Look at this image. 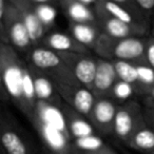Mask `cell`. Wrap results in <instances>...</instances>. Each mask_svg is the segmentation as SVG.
I'll use <instances>...</instances> for the list:
<instances>
[{
	"label": "cell",
	"mask_w": 154,
	"mask_h": 154,
	"mask_svg": "<svg viewBox=\"0 0 154 154\" xmlns=\"http://www.w3.org/2000/svg\"><path fill=\"white\" fill-rule=\"evenodd\" d=\"M7 1L5 0H0V45H9L7 33H5V10Z\"/></svg>",
	"instance_id": "cell-27"
},
{
	"label": "cell",
	"mask_w": 154,
	"mask_h": 154,
	"mask_svg": "<svg viewBox=\"0 0 154 154\" xmlns=\"http://www.w3.org/2000/svg\"><path fill=\"white\" fill-rule=\"evenodd\" d=\"M118 80L113 61L97 59L96 72L92 86V93L97 98H110L112 89Z\"/></svg>",
	"instance_id": "cell-13"
},
{
	"label": "cell",
	"mask_w": 154,
	"mask_h": 154,
	"mask_svg": "<svg viewBox=\"0 0 154 154\" xmlns=\"http://www.w3.org/2000/svg\"><path fill=\"white\" fill-rule=\"evenodd\" d=\"M5 26L9 45L14 48L20 55H28L33 49L32 41L22 20L21 14L12 0H8L5 5Z\"/></svg>",
	"instance_id": "cell-8"
},
{
	"label": "cell",
	"mask_w": 154,
	"mask_h": 154,
	"mask_svg": "<svg viewBox=\"0 0 154 154\" xmlns=\"http://www.w3.org/2000/svg\"><path fill=\"white\" fill-rule=\"evenodd\" d=\"M135 95H136V93H135L134 87L132 85L118 79L116 84L114 85L113 89H112L110 98L113 99L114 101H116L119 105V103L132 100L133 96H135Z\"/></svg>",
	"instance_id": "cell-24"
},
{
	"label": "cell",
	"mask_w": 154,
	"mask_h": 154,
	"mask_svg": "<svg viewBox=\"0 0 154 154\" xmlns=\"http://www.w3.org/2000/svg\"><path fill=\"white\" fill-rule=\"evenodd\" d=\"M32 2L39 20L50 33L55 26L59 2L54 0H32Z\"/></svg>",
	"instance_id": "cell-20"
},
{
	"label": "cell",
	"mask_w": 154,
	"mask_h": 154,
	"mask_svg": "<svg viewBox=\"0 0 154 154\" xmlns=\"http://www.w3.org/2000/svg\"><path fill=\"white\" fill-rule=\"evenodd\" d=\"M0 154H5V152H3L2 150H1V148H0Z\"/></svg>",
	"instance_id": "cell-35"
},
{
	"label": "cell",
	"mask_w": 154,
	"mask_h": 154,
	"mask_svg": "<svg viewBox=\"0 0 154 154\" xmlns=\"http://www.w3.org/2000/svg\"><path fill=\"white\" fill-rule=\"evenodd\" d=\"M146 62L154 70V37L149 36L146 43Z\"/></svg>",
	"instance_id": "cell-28"
},
{
	"label": "cell",
	"mask_w": 154,
	"mask_h": 154,
	"mask_svg": "<svg viewBox=\"0 0 154 154\" xmlns=\"http://www.w3.org/2000/svg\"><path fill=\"white\" fill-rule=\"evenodd\" d=\"M151 36L154 37V23H153V26L151 28Z\"/></svg>",
	"instance_id": "cell-34"
},
{
	"label": "cell",
	"mask_w": 154,
	"mask_h": 154,
	"mask_svg": "<svg viewBox=\"0 0 154 154\" xmlns=\"http://www.w3.org/2000/svg\"><path fill=\"white\" fill-rule=\"evenodd\" d=\"M12 1L21 14L22 20L28 30L33 48L40 45L42 39L48 34V31L39 20L32 0H12Z\"/></svg>",
	"instance_id": "cell-14"
},
{
	"label": "cell",
	"mask_w": 154,
	"mask_h": 154,
	"mask_svg": "<svg viewBox=\"0 0 154 154\" xmlns=\"http://www.w3.org/2000/svg\"><path fill=\"white\" fill-rule=\"evenodd\" d=\"M118 103L111 98H97L88 119L99 135H113Z\"/></svg>",
	"instance_id": "cell-10"
},
{
	"label": "cell",
	"mask_w": 154,
	"mask_h": 154,
	"mask_svg": "<svg viewBox=\"0 0 154 154\" xmlns=\"http://www.w3.org/2000/svg\"><path fill=\"white\" fill-rule=\"evenodd\" d=\"M40 154H55V153H53V152H51V151H49V150H47L45 148H41V151H40Z\"/></svg>",
	"instance_id": "cell-33"
},
{
	"label": "cell",
	"mask_w": 154,
	"mask_h": 154,
	"mask_svg": "<svg viewBox=\"0 0 154 154\" xmlns=\"http://www.w3.org/2000/svg\"><path fill=\"white\" fill-rule=\"evenodd\" d=\"M75 151L80 152H89V151H95L103 148L107 146V143L103 140L100 135H92V136L85 137V138H79L73 141Z\"/></svg>",
	"instance_id": "cell-25"
},
{
	"label": "cell",
	"mask_w": 154,
	"mask_h": 154,
	"mask_svg": "<svg viewBox=\"0 0 154 154\" xmlns=\"http://www.w3.org/2000/svg\"><path fill=\"white\" fill-rule=\"evenodd\" d=\"M7 101H10V96L3 84L1 74H0V103H7Z\"/></svg>",
	"instance_id": "cell-31"
},
{
	"label": "cell",
	"mask_w": 154,
	"mask_h": 154,
	"mask_svg": "<svg viewBox=\"0 0 154 154\" xmlns=\"http://www.w3.org/2000/svg\"><path fill=\"white\" fill-rule=\"evenodd\" d=\"M143 105H145V107L154 109V86L149 92V94L146 97H143Z\"/></svg>",
	"instance_id": "cell-32"
},
{
	"label": "cell",
	"mask_w": 154,
	"mask_h": 154,
	"mask_svg": "<svg viewBox=\"0 0 154 154\" xmlns=\"http://www.w3.org/2000/svg\"><path fill=\"white\" fill-rule=\"evenodd\" d=\"M147 38H125L115 39L101 33L95 42L92 51L96 57L110 61H127L131 63L146 62V43Z\"/></svg>",
	"instance_id": "cell-4"
},
{
	"label": "cell",
	"mask_w": 154,
	"mask_h": 154,
	"mask_svg": "<svg viewBox=\"0 0 154 154\" xmlns=\"http://www.w3.org/2000/svg\"><path fill=\"white\" fill-rule=\"evenodd\" d=\"M126 146L143 154H154V130L147 124L133 134Z\"/></svg>",
	"instance_id": "cell-21"
},
{
	"label": "cell",
	"mask_w": 154,
	"mask_h": 154,
	"mask_svg": "<svg viewBox=\"0 0 154 154\" xmlns=\"http://www.w3.org/2000/svg\"><path fill=\"white\" fill-rule=\"evenodd\" d=\"M61 110L64 115V118H66V127H68L69 133H70L73 141L76 140V139L85 138V137L98 134L94 129V127L89 122L88 118L82 116L78 112H76L70 106L63 103Z\"/></svg>",
	"instance_id": "cell-16"
},
{
	"label": "cell",
	"mask_w": 154,
	"mask_h": 154,
	"mask_svg": "<svg viewBox=\"0 0 154 154\" xmlns=\"http://www.w3.org/2000/svg\"><path fill=\"white\" fill-rule=\"evenodd\" d=\"M0 74L10 100L32 122L37 99L30 66L14 48L0 45Z\"/></svg>",
	"instance_id": "cell-1"
},
{
	"label": "cell",
	"mask_w": 154,
	"mask_h": 154,
	"mask_svg": "<svg viewBox=\"0 0 154 154\" xmlns=\"http://www.w3.org/2000/svg\"><path fill=\"white\" fill-rule=\"evenodd\" d=\"M143 117L145 122L150 128L154 130V109L153 108L143 107Z\"/></svg>",
	"instance_id": "cell-29"
},
{
	"label": "cell",
	"mask_w": 154,
	"mask_h": 154,
	"mask_svg": "<svg viewBox=\"0 0 154 154\" xmlns=\"http://www.w3.org/2000/svg\"><path fill=\"white\" fill-rule=\"evenodd\" d=\"M30 66V64H29ZM31 75H32L33 85H34V92L36 96L37 101H42L45 103L56 106V107L61 108L63 105L61 97L57 93L54 85L47 76L37 71L35 68L30 66Z\"/></svg>",
	"instance_id": "cell-17"
},
{
	"label": "cell",
	"mask_w": 154,
	"mask_h": 154,
	"mask_svg": "<svg viewBox=\"0 0 154 154\" xmlns=\"http://www.w3.org/2000/svg\"><path fill=\"white\" fill-rule=\"evenodd\" d=\"M97 0H60L59 9L69 23H97L95 5Z\"/></svg>",
	"instance_id": "cell-12"
},
{
	"label": "cell",
	"mask_w": 154,
	"mask_h": 154,
	"mask_svg": "<svg viewBox=\"0 0 154 154\" xmlns=\"http://www.w3.org/2000/svg\"><path fill=\"white\" fill-rule=\"evenodd\" d=\"M94 11L97 24L100 28L101 32L115 39L146 38L149 37V34H151L150 24L126 23L124 21H120L106 13L99 5L98 0L96 1Z\"/></svg>",
	"instance_id": "cell-7"
},
{
	"label": "cell",
	"mask_w": 154,
	"mask_h": 154,
	"mask_svg": "<svg viewBox=\"0 0 154 154\" xmlns=\"http://www.w3.org/2000/svg\"><path fill=\"white\" fill-rule=\"evenodd\" d=\"M95 101H96V97L94 96L92 91L84 86H79L69 95L64 103L88 118L94 107Z\"/></svg>",
	"instance_id": "cell-18"
},
{
	"label": "cell",
	"mask_w": 154,
	"mask_h": 154,
	"mask_svg": "<svg viewBox=\"0 0 154 154\" xmlns=\"http://www.w3.org/2000/svg\"><path fill=\"white\" fill-rule=\"evenodd\" d=\"M143 125H146L143 107H141L138 101L132 99L119 103L114 120L113 136L127 145L133 134Z\"/></svg>",
	"instance_id": "cell-6"
},
{
	"label": "cell",
	"mask_w": 154,
	"mask_h": 154,
	"mask_svg": "<svg viewBox=\"0 0 154 154\" xmlns=\"http://www.w3.org/2000/svg\"><path fill=\"white\" fill-rule=\"evenodd\" d=\"M31 124L43 148L55 154H75L73 139L61 108L37 101Z\"/></svg>",
	"instance_id": "cell-2"
},
{
	"label": "cell",
	"mask_w": 154,
	"mask_h": 154,
	"mask_svg": "<svg viewBox=\"0 0 154 154\" xmlns=\"http://www.w3.org/2000/svg\"><path fill=\"white\" fill-rule=\"evenodd\" d=\"M0 148L5 154H40L14 115L0 106Z\"/></svg>",
	"instance_id": "cell-5"
},
{
	"label": "cell",
	"mask_w": 154,
	"mask_h": 154,
	"mask_svg": "<svg viewBox=\"0 0 154 154\" xmlns=\"http://www.w3.org/2000/svg\"><path fill=\"white\" fill-rule=\"evenodd\" d=\"M137 84L135 93L139 96L146 97L154 86V70L148 63L136 64Z\"/></svg>",
	"instance_id": "cell-22"
},
{
	"label": "cell",
	"mask_w": 154,
	"mask_h": 154,
	"mask_svg": "<svg viewBox=\"0 0 154 154\" xmlns=\"http://www.w3.org/2000/svg\"><path fill=\"white\" fill-rule=\"evenodd\" d=\"M69 32L75 40L90 51L103 33L97 23H69Z\"/></svg>",
	"instance_id": "cell-19"
},
{
	"label": "cell",
	"mask_w": 154,
	"mask_h": 154,
	"mask_svg": "<svg viewBox=\"0 0 154 154\" xmlns=\"http://www.w3.org/2000/svg\"><path fill=\"white\" fill-rule=\"evenodd\" d=\"M113 63L114 66H115V71L118 79L122 80L125 82H128V84L132 85L135 88V86L137 84L136 64L127 61H119V60H115V61H113Z\"/></svg>",
	"instance_id": "cell-23"
},
{
	"label": "cell",
	"mask_w": 154,
	"mask_h": 154,
	"mask_svg": "<svg viewBox=\"0 0 154 154\" xmlns=\"http://www.w3.org/2000/svg\"><path fill=\"white\" fill-rule=\"evenodd\" d=\"M75 154H117L111 147L109 146H105L103 148L95 151H89V152H80V151H75Z\"/></svg>",
	"instance_id": "cell-30"
},
{
	"label": "cell",
	"mask_w": 154,
	"mask_h": 154,
	"mask_svg": "<svg viewBox=\"0 0 154 154\" xmlns=\"http://www.w3.org/2000/svg\"><path fill=\"white\" fill-rule=\"evenodd\" d=\"M82 86L92 89L98 57L92 54L57 53Z\"/></svg>",
	"instance_id": "cell-9"
},
{
	"label": "cell",
	"mask_w": 154,
	"mask_h": 154,
	"mask_svg": "<svg viewBox=\"0 0 154 154\" xmlns=\"http://www.w3.org/2000/svg\"><path fill=\"white\" fill-rule=\"evenodd\" d=\"M26 60L51 80L63 103L75 89L82 86L58 54L42 45L33 48Z\"/></svg>",
	"instance_id": "cell-3"
},
{
	"label": "cell",
	"mask_w": 154,
	"mask_h": 154,
	"mask_svg": "<svg viewBox=\"0 0 154 154\" xmlns=\"http://www.w3.org/2000/svg\"><path fill=\"white\" fill-rule=\"evenodd\" d=\"M135 2L146 20L151 21V18L154 17V0H135Z\"/></svg>",
	"instance_id": "cell-26"
},
{
	"label": "cell",
	"mask_w": 154,
	"mask_h": 154,
	"mask_svg": "<svg viewBox=\"0 0 154 154\" xmlns=\"http://www.w3.org/2000/svg\"><path fill=\"white\" fill-rule=\"evenodd\" d=\"M98 3L106 13L120 21L151 26L138 10L135 0H98Z\"/></svg>",
	"instance_id": "cell-11"
},
{
	"label": "cell",
	"mask_w": 154,
	"mask_h": 154,
	"mask_svg": "<svg viewBox=\"0 0 154 154\" xmlns=\"http://www.w3.org/2000/svg\"><path fill=\"white\" fill-rule=\"evenodd\" d=\"M40 45L47 48L56 53H79L90 54L91 51L88 48L80 45L75 40L70 34L60 31H51L42 39Z\"/></svg>",
	"instance_id": "cell-15"
}]
</instances>
